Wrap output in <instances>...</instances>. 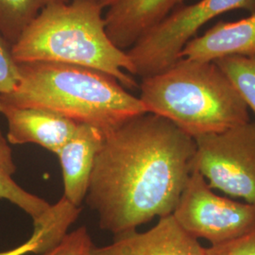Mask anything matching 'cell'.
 <instances>
[{
    "instance_id": "6da1fadb",
    "label": "cell",
    "mask_w": 255,
    "mask_h": 255,
    "mask_svg": "<svg viewBox=\"0 0 255 255\" xmlns=\"http://www.w3.org/2000/svg\"><path fill=\"white\" fill-rule=\"evenodd\" d=\"M195 140L151 113L104 136L85 201L115 237L172 215L191 174Z\"/></svg>"
},
{
    "instance_id": "7a4b0ae2",
    "label": "cell",
    "mask_w": 255,
    "mask_h": 255,
    "mask_svg": "<svg viewBox=\"0 0 255 255\" xmlns=\"http://www.w3.org/2000/svg\"><path fill=\"white\" fill-rule=\"evenodd\" d=\"M18 67L16 88L0 95L4 104L48 111L97 128L104 135L146 113L139 98L99 70L46 62L21 63Z\"/></svg>"
},
{
    "instance_id": "3957f363",
    "label": "cell",
    "mask_w": 255,
    "mask_h": 255,
    "mask_svg": "<svg viewBox=\"0 0 255 255\" xmlns=\"http://www.w3.org/2000/svg\"><path fill=\"white\" fill-rule=\"evenodd\" d=\"M101 3L63 1L48 5L12 46L15 61L73 64L108 74L126 89L138 84L127 51L116 46L106 30Z\"/></svg>"
},
{
    "instance_id": "277c9868",
    "label": "cell",
    "mask_w": 255,
    "mask_h": 255,
    "mask_svg": "<svg viewBox=\"0 0 255 255\" xmlns=\"http://www.w3.org/2000/svg\"><path fill=\"white\" fill-rule=\"evenodd\" d=\"M139 88L146 113L171 121L193 139L251 121L246 103L215 62L180 59L142 79Z\"/></svg>"
},
{
    "instance_id": "5b68a950",
    "label": "cell",
    "mask_w": 255,
    "mask_h": 255,
    "mask_svg": "<svg viewBox=\"0 0 255 255\" xmlns=\"http://www.w3.org/2000/svg\"><path fill=\"white\" fill-rule=\"evenodd\" d=\"M235 9L255 13V0H199L176 8L126 50L135 76L145 79L171 67L201 27Z\"/></svg>"
},
{
    "instance_id": "8992f818",
    "label": "cell",
    "mask_w": 255,
    "mask_h": 255,
    "mask_svg": "<svg viewBox=\"0 0 255 255\" xmlns=\"http://www.w3.org/2000/svg\"><path fill=\"white\" fill-rule=\"evenodd\" d=\"M194 140L193 169L212 189L255 205V123Z\"/></svg>"
},
{
    "instance_id": "52a82bcc",
    "label": "cell",
    "mask_w": 255,
    "mask_h": 255,
    "mask_svg": "<svg viewBox=\"0 0 255 255\" xmlns=\"http://www.w3.org/2000/svg\"><path fill=\"white\" fill-rule=\"evenodd\" d=\"M192 237L211 246L225 244L255 231V205L220 197L193 169L172 213Z\"/></svg>"
},
{
    "instance_id": "ba28073f",
    "label": "cell",
    "mask_w": 255,
    "mask_h": 255,
    "mask_svg": "<svg viewBox=\"0 0 255 255\" xmlns=\"http://www.w3.org/2000/svg\"><path fill=\"white\" fill-rule=\"evenodd\" d=\"M92 255H206V248L169 215L148 231H132L114 237L109 245L94 247Z\"/></svg>"
},
{
    "instance_id": "9c48e42d",
    "label": "cell",
    "mask_w": 255,
    "mask_h": 255,
    "mask_svg": "<svg viewBox=\"0 0 255 255\" xmlns=\"http://www.w3.org/2000/svg\"><path fill=\"white\" fill-rule=\"evenodd\" d=\"M0 114L8 123L11 145L35 144L58 153L79 126L69 119L44 110L18 108L0 102Z\"/></svg>"
},
{
    "instance_id": "30bf717a",
    "label": "cell",
    "mask_w": 255,
    "mask_h": 255,
    "mask_svg": "<svg viewBox=\"0 0 255 255\" xmlns=\"http://www.w3.org/2000/svg\"><path fill=\"white\" fill-rule=\"evenodd\" d=\"M104 136L97 128L79 124L75 133L57 153L63 173V197L77 207L85 201L95 160Z\"/></svg>"
},
{
    "instance_id": "8fae6325",
    "label": "cell",
    "mask_w": 255,
    "mask_h": 255,
    "mask_svg": "<svg viewBox=\"0 0 255 255\" xmlns=\"http://www.w3.org/2000/svg\"><path fill=\"white\" fill-rule=\"evenodd\" d=\"M182 0H119L104 15L112 42L128 50L148 29L181 6Z\"/></svg>"
},
{
    "instance_id": "7c38bea8",
    "label": "cell",
    "mask_w": 255,
    "mask_h": 255,
    "mask_svg": "<svg viewBox=\"0 0 255 255\" xmlns=\"http://www.w3.org/2000/svg\"><path fill=\"white\" fill-rule=\"evenodd\" d=\"M255 56V13L238 21H219L203 35L183 47L180 59L216 62L219 59Z\"/></svg>"
},
{
    "instance_id": "4fadbf2b",
    "label": "cell",
    "mask_w": 255,
    "mask_h": 255,
    "mask_svg": "<svg viewBox=\"0 0 255 255\" xmlns=\"http://www.w3.org/2000/svg\"><path fill=\"white\" fill-rule=\"evenodd\" d=\"M10 144L0 128V199L7 200L27 214L32 221L40 219L51 204L24 188L14 181L16 164Z\"/></svg>"
},
{
    "instance_id": "5bb4252c",
    "label": "cell",
    "mask_w": 255,
    "mask_h": 255,
    "mask_svg": "<svg viewBox=\"0 0 255 255\" xmlns=\"http://www.w3.org/2000/svg\"><path fill=\"white\" fill-rule=\"evenodd\" d=\"M81 214L77 207L63 197L56 204L50 205L40 219L33 222V233L39 236L35 254L42 255L58 245L68 234L67 230Z\"/></svg>"
},
{
    "instance_id": "9a60e30c",
    "label": "cell",
    "mask_w": 255,
    "mask_h": 255,
    "mask_svg": "<svg viewBox=\"0 0 255 255\" xmlns=\"http://www.w3.org/2000/svg\"><path fill=\"white\" fill-rule=\"evenodd\" d=\"M68 0H0V35L13 46L40 12Z\"/></svg>"
},
{
    "instance_id": "2e32d148",
    "label": "cell",
    "mask_w": 255,
    "mask_h": 255,
    "mask_svg": "<svg viewBox=\"0 0 255 255\" xmlns=\"http://www.w3.org/2000/svg\"><path fill=\"white\" fill-rule=\"evenodd\" d=\"M215 63L234 84L249 110L255 115V56H232Z\"/></svg>"
},
{
    "instance_id": "e0dca14e",
    "label": "cell",
    "mask_w": 255,
    "mask_h": 255,
    "mask_svg": "<svg viewBox=\"0 0 255 255\" xmlns=\"http://www.w3.org/2000/svg\"><path fill=\"white\" fill-rule=\"evenodd\" d=\"M95 245L86 227L68 233L54 248L41 255H92Z\"/></svg>"
},
{
    "instance_id": "ac0fdd59",
    "label": "cell",
    "mask_w": 255,
    "mask_h": 255,
    "mask_svg": "<svg viewBox=\"0 0 255 255\" xmlns=\"http://www.w3.org/2000/svg\"><path fill=\"white\" fill-rule=\"evenodd\" d=\"M19 79L18 63L12 54V46L0 35V95L13 91Z\"/></svg>"
},
{
    "instance_id": "d6986e66",
    "label": "cell",
    "mask_w": 255,
    "mask_h": 255,
    "mask_svg": "<svg viewBox=\"0 0 255 255\" xmlns=\"http://www.w3.org/2000/svg\"><path fill=\"white\" fill-rule=\"evenodd\" d=\"M206 255H255V231L228 243L206 248Z\"/></svg>"
},
{
    "instance_id": "ffe728a7",
    "label": "cell",
    "mask_w": 255,
    "mask_h": 255,
    "mask_svg": "<svg viewBox=\"0 0 255 255\" xmlns=\"http://www.w3.org/2000/svg\"><path fill=\"white\" fill-rule=\"evenodd\" d=\"M39 242V236L32 234L31 237L23 244L10 249L8 251L0 252V255H26L28 254H35Z\"/></svg>"
},
{
    "instance_id": "44dd1931",
    "label": "cell",
    "mask_w": 255,
    "mask_h": 255,
    "mask_svg": "<svg viewBox=\"0 0 255 255\" xmlns=\"http://www.w3.org/2000/svg\"><path fill=\"white\" fill-rule=\"evenodd\" d=\"M68 1H73V0H68ZM92 1H96V2L101 3L104 8H108L110 2H111V0H92Z\"/></svg>"
},
{
    "instance_id": "7402d4cb",
    "label": "cell",
    "mask_w": 255,
    "mask_h": 255,
    "mask_svg": "<svg viewBox=\"0 0 255 255\" xmlns=\"http://www.w3.org/2000/svg\"><path fill=\"white\" fill-rule=\"evenodd\" d=\"M118 1H119V0H111V2H110V4H109V7H110V6H111V5H113V4H115V3H116V2H118ZM109 7H108V8H109Z\"/></svg>"
}]
</instances>
